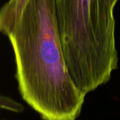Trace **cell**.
<instances>
[{"label":"cell","instance_id":"6da1fadb","mask_svg":"<svg viewBox=\"0 0 120 120\" xmlns=\"http://www.w3.org/2000/svg\"><path fill=\"white\" fill-rule=\"evenodd\" d=\"M6 35L23 100L42 120H76L86 94L74 84L66 68L55 0H28Z\"/></svg>","mask_w":120,"mask_h":120},{"label":"cell","instance_id":"7a4b0ae2","mask_svg":"<svg viewBox=\"0 0 120 120\" xmlns=\"http://www.w3.org/2000/svg\"><path fill=\"white\" fill-rule=\"evenodd\" d=\"M118 0H55L69 74L83 94L107 83L117 68L114 11Z\"/></svg>","mask_w":120,"mask_h":120},{"label":"cell","instance_id":"3957f363","mask_svg":"<svg viewBox=\"0 0 120 120\" xmlns=\"http://www.w3.org/2000/svg\"><path fill=\"white\" fill-rule=\"evenodd\" d=\"M28 0H8L0 8V33L6 34Z\"/></svg>","mask_w":120,"mask_h":120},{"label":"cell","instance_id":"277c9868","mask_svg":"<svg viewBox=\"0 0 120 120\" xmlns=\"http://www.w3.org/2000/svg\"><path fill=\"white\" fill-rule=\"evenodd\" d=\"M0 108L13 112H21L23 107L20 103L9 98L0 96Z\"/></svg>","mask_w":120,"mask_h":120}]
</instances>
